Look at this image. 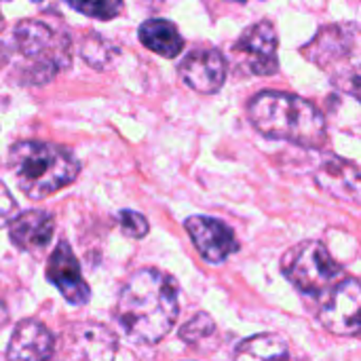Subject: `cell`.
<instances>
[{"mask_svg":"<svg viewBox=\"0 0 361 361\" xmlns=\"http://www.w3.org/2000/svg\"><path fill=\"white\" fill-rule=\"evenodd\" d=\"M180 315L178 283L159 269L133 273L121 290L116 322L135 345H157L176 326Z\"/></svg>","mask_w":361,"mask_h":361,"instance_id":"6da1fadb","label":"cell"},{"mask_svg":"<svg viewBox=\"0 0 361 361\" xmlns=\"http://www.w3.org/2000/svg\"><path fill=\"white\" fill-rule=\"evenodd\" d=\"M252 125L269 140L290 142L302 148H322L328 140V127L322 110L305 97L262 91L250 106Z\"/></svg>","mask_w":361,"mask_h":361,"instance_id":"7a4b0ae2","label":"cell"},{"mask_svg":"<svg viewBox=\"0 0 361 361\" xmlns=\"http://www.w3.org/2000/svg\"><path fill=\"white\" fill-rule=\"evenodd\" d=\"M8 167L17 186L34 201L70 186L78 173V159L63 146L38 140H21L8 150Z\"/></svg>","mask_w":361,"mask_h":361,"instance_id":"3957f363","label":"cell"},{"mask_svg":"<svg viewBox=\"0 0 361 361\" xmlns=\"http://www.w3.org/2000/svg\"><path fill=\"white\" fill-rule=\"evenodd\" d=\"M281 271L307 296H322L341 279V267L322 241H302L290 247L281 260Z\"/></svg>","mask_w":361,"mask_h":361,"instance_id":"277c9868","label":"cell"},{"mask_svg":"<svg viewBox=\"0 0 361 361\" xmlns=\"http://www.w3.org/2000/svg\"><path fill=\"white\" fill-rule=\"evenodd\" d=\"M13 44L17 53L32 63L27 74H47V80L68 63V38L59 36V30L42 19L19 21L13 30Z\"/></svg>","mask_w":361,"mask_h":361,"instance_id":"5b68a950","label":"cell"},{"mask_svg":"<svg viewBox=\"0 0 361 361\" xmlns=\"http://www.w3.org/2000/svg\"><path fill=\"white\" fill-rule=\"evenodd\" d=\"M277 49L279 36L275 25L271 21H258L239 34L233 55L239 68L252 76H273L279 70Z\"/></svg>","mask_w":361,"mask_h":361,"instance_id":"8992f818","label":"cell"},{"mask_svg":"<svg viewBox=\"0 0 361 361\" xmlns=\"http://www.w3.org/2000/svg\"><path fill=\"white\" fill-rule=\"evenodd\" d=\"M319 307L322 326L336 336H357L361 322V288L353 277L338 279L324 294Z\"/></svg>","mask_w":361,"mask_h":361,"instance_id":"52a82bcc","label":"cell"},{"mask_svg":"<svg viewBox=\"0 0 361 361\" xmlns=\"http://www.w3.org/2000/svg\"><path fill=\"white\" fill-rule=\"evenodd\" d=\"M180 78L197 93H218L226 80V59L214 47H201L190 51L178 66Z\"/></svg>","mask_w":361,"mask_h":361,"instance_id":"ba28073f","label":"cell"},{"mask_svg":"<svg viewBox=\"0 0 361 361\" xmlns=\"http://www.w3.org/2000/svg\"><path fill=\"white\" fill-rule=\"evenodd\" d=\"M186 231L201 258L212 264L224 262L239 250L233 228L222 220L209 216H192L186 220Z\"/></svg>","mask_w":361,"mask_h":361,"instance_id":"9c48e42d","label":"cell"},{"mask_svg":"<svg viewBox=\"0 0 361 361\" xmlns=\"http://www.w3.org/2000/svg\"><path fill=\"white\" fill-rule=\"evenodd\" d=\"M47 279L61 292L70 305H87L91 298V288L82 277L80 264L66 241H59L47 262Z\"/></svg>","mask_w":361,"mask_h":361,"instance_id":"30bf717a","label":"cell"},{"mask_svg":"<svg viewBox=\"0 0 361 361\" xmlns=\"http://www.w3.org/2000/svg\"><path fill=\"white\" fill-rule=\"evenodd\" d=\"M357 49V27L355 25H326L317 32V36L302 47L307 59L315 61L324 70H332L338 61L355 59Z\"/></svg>","mask_w":361,"mask_h":361,"instance_id":"8fae6325","label":"cell"},{"mask_svg":"<svg viewBox=\"0 0 361 361\" xmlns=\"http://www.w3.org/2000/svg\"><path fill=\"white\" fill-rule=\"evenodd\" d=\"M116 353L114 334L102 324H76L66 332L63 355L74 360H110Z\"/></svg>","mask_w":361,"mask_h":361,"instance_id":"7c38bea8","label":"cell"},{"mask_svg":"<svg viewBox=\"0 0 361 361\" xmlns=\"http://www.w3.org/2000/svg\"><path fill=\"white\" fill-rule=\"evenodd\" d=\"M55 355V338L49 332V328L36 319H23L17 324L6 357L8 360H49Z\"/></svg>","mask_w":361,"mask_h":361,"instance_id":"4fadbf2b","label":"cell"},{"mask_svg":"<svg viewBox=\"0 0 361 361\" xmlns=\"http://www.w3.org/2000/svg\"><path fill=\"white\" fill-rule=\"evenodd\" d=\"M6 226H8L11 243L21 252L44 250L51 243L53 231H55L53 216L42 209L25 212V214L17 216L15 220H11Z\"/></svg>","mask_w":361,"mask_h":361,"instance_id":"5bb4252c","label":"cell"},{"mask_svg":"<svg viewBox=\"0 0 361 361\" xmlns=\"http://www.w3.org/2000/svg\"><path fill=\"white\" fill-rule=\"evenodd\" d=\"M315 180L319 188L326 192L357 203L360 201V169L355 163L345 161L341 157H330L322 163V167L315 173Z\"/></svg>","mask_w":361,"mask_h":361,"instance_id":"9a60e30c","label":"cell"},{"mask_svg":"<svg viewBox=\"0 0 361 361\" xmlns=\"http://www.w3.org/2000/svg\"><path fill=\"white\" fill-rule=\"evenodd\" d=\"M137 36L146 49L167 59H176L184 51V38L176 23H171L169 19L144 21L137 30Z\"/></svg>","mask_w":361,"mask_h":361,"instance_id":"2e32d148","label":"cell"},{"mask_svg":"<svg viewBox=\"0 0 361 361\" xmlns=\"http://www.w3.org/2000/svg\"><path fill=\"white\" fill-rule=\"evenodd\" d=\"M237 360H281L290 357L288 343L281 334H258L243 341L237 351Z\"/></svg>","mask_w":361,"mask_h":361,"instance_id":"e0dca14e","label":"cell"},{"mask_svg":"<svg viewBox=\"0 0 361 361\" xmlns=\"http://www.w3.org/2000/svg\"><path fill=\"white\" fill-rule=\"evenodd\" d=\"M68 4L78 13L102 21H110L118 17L125 6L123 0H68Z\"/></svg>","mask_w":361,"mask_h":361,"instance_id":"ac0fdd59","label":"cell"},{"mask_svg":"<svg viewBox=\"0 0 361 361\" xmlns=\"http://www.w3.org/2000/svg\"><path fill=\"white\" fill-rule=\"evenodd\" d=\"M216 334V324L209 315L205 313H199L195 319H190L182 330H180V336L182 341H186L190 347H199L201 341H207L209 336Z\"/></svg>","mask_w":361,"mask_h":361,"instance_id":"d6986e66","label":"cell"},{"mask_svg":"<svg viewBox=\"0 0 361 361\" xmlns=\"http://www.w3.org/2000/svg\"><path fill=\"white\" fill-rule=\"evenodd\" d=\"M80 51H82L85 61L91 63V66H95V68H99V59H104V68H106L108 57H112V53H116V49L108 40H104L102 36H97V34L89 36L85 40V44H82Z\"/></svg>","mask_w":361,"mask_h":361,"instance_id":"ffe728a7","label":"cell"},{"mask_svg":"<svg viewBox=\"0 0 361 361\" xmlns=\"http://www.w3.org/2000/svg\"><path fill=\"white\" fill-rule=\"evenodd\" d=\"M118 224H121V231H123L127 237H131V239H142V237H146L148 231H150L148 220H146L142 214L133 212V209H123V212L118 214Z\"/></svg>","mask_w":361,"mask_h":361,"instance_id":"44dd1931","label":"cell"},{"mask_svg":"<svg viewBox=\"0 0 361 361\" xmlns=\"http://www.w3.org/2000/svg\"><path fill=\"white\" fill-rule=\"evenodd\" d=\"M15 212H17V203L13 195L8 192V188L0 182V231L13 220Z\"/></svg>","mask_w":361,"mask_h":361,"instance_id":"7402d4cb","label":"cell"},{"mask_svg":"<svg viewBox=\"0 0 361 361\" xmlns=\"http://www.w3.org/2000/svg\"><path fill=\"white\" fill-rule=\"evenodd\" d=\"M4 30V17H2V11H0V32Z\"/></svg>","mask_w":361,"mask_h":361,"instance_id":"603a6c76","label":"cell"},{"mask_svg":"<svg viewBox=\"0 0 361 361\" xmlns=\"http://www.w3.org/2000/svg\"><path fill=\"white\" fill-rule=\"evenodd\" d=\"M228 2H237V4H245L247 0H228Z\"/></svg>","mask_w":361,"mask_h":361,"instance_id":"cb8c5ba5","label":"cell"},{"mask_svg":"<svg viewBox=\"0 0 361 361\" xmlns=\"http://www.w3.org/2000/svg\"><path fill=\"white\" fill-rule=\"evenodd\" d=\"M34 2H42V0H34Z\"/></svg>","mask_w":361,"mask_h":361,"instance_id":"d4e9b609","label":"cell"}]
</instances>
